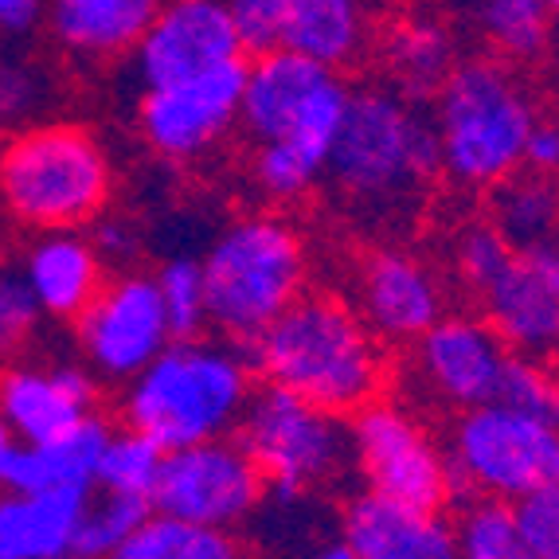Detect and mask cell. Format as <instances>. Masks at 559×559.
I'll return each mask as SVG.
<instances>
[{
	"mask_svg": "<svg viewBox=\"0 0 559 559\" xmlns=\"http://www.w3.org/2000/svg\"><path fill=\"white\" fill-rule=\"evenodd\" d=\"M509 348L485 318L442 313L415 341V380L442 407L469 411L497 400Z\"/></svg>",
	"mask_w": 559,
	"mask_h": 559,
	"instance_id": "14",
	"label": "cell"
},
{
	"mask_svg": "<svg viewBox=\"0 0 559 559\" xmlns=\"http://www.w3.org/2000/svg\"><path fill=\"white\" fill-rule=\"evenodd\" d=\"M540 4H544V9L551 12V16H559V0H540Z\"/></svg>",
	"mask_w": 559,
	"mask_h": 559,
	"instance_id": "45",
	"label": "cell"
},
{
	"mask_svg": "<svg viewBox=\"0 0 559 559\" xmlns=\"http://www.w3.org/2000/svg\"><path fill=\"white\" fill-rule=\"evenodd\" d=\"M235 439L262 469L278 504H298L309 489L333 485L353 462L348 423L274 383L251 392Z\"/></svg>",
	"mask_w": 559,
	"mask_h": 559,
	"instance_id": "7",
	"label": "cell"
},
{
	"mask_svg": "<svg viewBox=\"0 0 559 559\" xmlns=\"http://www.w3.org/2000/svg\"><path fill=\"white\" fill-rule=\"evenodd\" d=\"M165 0H47L44 24L67 56H130Z\"/></svg>",
	"mask_w": 559,
	"mask_h": 559,
	"instance_id": "22",
	"label": "cell"
},
{
	"mask_svg": "<svg viewBox=\"0 0 559 559\" xmlns=\"http://www.w3.org/2000/svg\"><path fill=\"white\" fill-rule=\"evenodd\" d=\"M47 0H0V36L20 39L44 24Z\"/></svg>",
	"mask_w": 559,
	"mask_h": 559,
	"instance_id": "42",
	"label": "cell"
},
{
	"mask_svg": "<svg viewBox=\"0 0 559 559\" xmlns=\"http://www.w3.org/2000/svg\"><path fill=\"white\" fill-rule=\"evenodd\" d=\"M306 559H356V551L348 548L345 540H333V544H321V548H313Z\"/></svg>",
	"mask_w": 559,
	"mask_h": 559,
	"instance_id": "44",
	"label": "cell"
},
{
	"mask_svg": "<svg viewBox=\"0 0 559 559\" xmlns=\"http://www.w3.org/2000/svg\"><path fill=\"white\" fill-rule=\"evenodd\" d=\"M524 173L559 177V118H540L524 141Z\"/></svg>",
	"mask_w": 559,
	"mask_h": 559,
	"instance_id": "41",
	"label": "cell"
},
{
	"mask_svg": "<svg viewBox=\"0 0 559 559\" xmlns=\"http://www.w3.org/2000/svg\"><path fill=\"white\" fill-rule=\"evenodd\" d=\"M266 501V477L239 439H212L168 450L150 509L204 528H239Z\"/></svg>",
	"mask_w": 559,
	"mask_h": 559,
	"instance_id": "10",
	"label": "cell"
},
{
	"mask_svg": "<svg viewBox=\"0 0 559 559\" xmlns=\"http://www.w3.org/2000/svg\"><path fill=\"white\" fill-rule=\"evenodd\" d=\"M540 121L528 83L497 56L457 59L435 94L430 126L439 133L442 173L474 192H493L524 168V141Z\"/></svg>",
	"mask_w": 559,
	"mask_h": 559,
	"instance_id": "4",
	"label": "cell"
},
{
	"mask_svg": "<svg viewBox=\"0 0 559 559\" xmlns=\"http://www.w3.org/2000/svg\"><path fill=\"white\" fill-rule=\"evenodd\" d=\"M380 63L403 98H435L457 67V39L450 24L430 9H411L380 39Z\"/></svg>",
	"mask_w": 559,
	"mask_h": 559,
	"instance_id": "24",
	"label": "cell"
},
{
	"mask_svg": "<svg viewBox=\"0 0 559 559\" xmlns=\"http://www.w3.org/2000/svg\"><path fill=\"white\" fill-rule=\"evenodd\" d=\"M450 254H454L457 282H462L466 289H474L477 298H481L485 289L509 271L516 247L504 239L489 219H474V224H466L454 235V251Z\"/></svg>",
	"mask_w": 559,
	"mask_h": 559,
	"instance_id": "35",
	"label": "cell"
},
{
	"mask_svg": "<svg viewBox=\"0 0 559 559\" xmlns=\"http://www.w3.org/2000/svg\"><path fill=\"white\" fill-rule=\"evenodd\" d=\"M516 524L536 559H559V481L513 504Z\"/></svg>",
	"mask_w": 559,
	"mask_h": 559,
	"instance_id": "38",
	"label": "cell"
},
{
	"mask_svg": "<svg viewBox=\"0 0 559 559\" xmlns=\"http://www.w3.org/2000/svg\"><path fill=\"white\" fill-rule=\"evenodd\" d=\"M348 94H353V86L341 75H333L282 138L262 141L254 153V185L262 197L274 204H289V200H301L318 188V180L329 168V153H333V141L341 133V121H345Z\"/></svg>",
	"mask_w": 559,
	"mask_h": 559,
	"instance_id": "18",
	"label": "cell"
},
{
	"mask_svg": "<svg viewBox=\"0 0 559 559\" xmlns=\"http://www.w3.org/2000/svg\"><path fill=\"white\" fill-rule=\"evenodd\" d=\"M4 126H9V121H4V118H0V133H4Z\"/></svg>",
	"mask_w": 559,
	"mask_h": 559,
	"instance_id": "46",
	"label": "cell"
},
{
	"mask_svg": "<svg viewBox=\"0 0 559 559\" xmlns=\"http://www.w3.org/2000/svg\"><path fill=\"white\" fill-rule=\"evenodd\" d=\"M489 224L513 242L516 251L559 239V180L540 173H516L501 180L489 200Z\"/></svg>",
	"mask_w": 559,
	"mask_h": 559,
	"instance_id": "27",
	"label": "cell"
},
{
	"mask_svg": "<svg viewBox=\"0 0 559 559\" xmlns=\"http://www.w3.org/2000/svg\"><path fill=\"white\" fill-rule=\"evenodd\" d=\"M356 313L388 345H415L447 313L439 274L415 251L376 247L356 271Z\"/></svg>",
	"mask_w": 559,
	"mask_h": 559,
	"instance_id": "16",
	"label": "cell"
},
{
	"mask_svg": "<svg viewBox=\"0 0 559 559\" xmlns=\"http://www.w3.org/2000/svg\"><path fill=\"white\" fill-rule=\"evenodd\" d=\"M497 403L559 427V372L551 368V360L509 353L501 383H497Z\"/></svg>",
	"mask_w": 559,
	"mask_h": 559,
	"instance_id": "34",
	"label": "cell"
},
{
	"mask_svg": "<svg viewBox=\"0 0 559 559\" xmlns=\"http://www.w3.org/2000/svg\"><path fill=\"white\" fill-rule=\"evenodd\" d=\"M447 457L454 493L516 504L559 481V427L489 400L457 411Z\"/></svg>",
	"mask_w": 559,
	"mask_h": 559,
	"instance_id": "8",
	"label": "cell"
},
{
	"mask_svg": "<svg viewBox=\"0 0 559 559\" xmlns=\"http://www.w3.org/2000/svg\"><path fill=\"white\" fill-rule=\"evenodd\" d=\"M150 513V501L98 493V501H86L83 516H79L75 540H71V559H110L126 544V536Z\"/></svg>",
	"mask_w": 559,
	"mask_h": 559,
	"instance_id": "32",
	"label": "cell"
},
{
	"mask_svg": "<svg viewBox=\"0 0 559 559\" xmlns=\"http://www.w3.org/2000/svg\"><path fill=\"white\" fill-rule=\"evenodd\" d=\"M251 392L254 368L247 353L204 336L173 341L145 372L126 383L121 423L160 450L231 439Z\"/></svg>",
	"mask_w": 559,
	"mask_h": 559,
	"instance_id": "2",
	"label": "cell"
},
{
	"mask_svg": "<svg viewBox=\"0 0 559 559\" xmlns=\"http://www.w3.org/2000/svg\"><path fill=\"white\" fill-rule=\"evenodd\" d=\"M341 540L356 559H457V532L442 509H419L372 489L341 509Z\"/></svg>",
	"mask_w": 559,
	"mask_h": 559,
	"instance_id": "19",
	"label": "cell"
},
{
	"mask_svg": "<svg viewBox=\"0 0 559 559\" xmlns=\"http://www.w3.org/2000/svg\"><path fill=\"white\" fill-rule=\"evenodd\" d=\"M86 501L91 493L0 489V559H71Z\"/></svg>",
	"mask_w": 559,
	"mask_h": 559,
	"instance_id": "25",
	"label": "cell"
},
{
	"mask_svg": "<svg viewBox=\"0 0 559 559\" xmlns=\"http://www.w3.org/2000/svg\"><path fill=\"white\" fill-rule=\"evenodd\" d=\"M141 86H168L242 59L227 0H165L150 32L130 51Z\"/></svg>",
	"mask_w": 559,
	"mask_h": 559,
	"instance_id": "13",
	"label": "cell"
},
{
	"mask_svg": "<svg viewBox=\"0 0 559 559\" xmlns=\"http://www.w3.org/2000/svg\"><path fill=\"white\" fill-rule=\"evenodd\" d=\"M348 447L372 493L419 509H442L454 497L447 447L403 403L372 400L348 415Z\"/></svg>",
	"mask_w": 559,
	"mask_h": 559,
	"instance_id": "9",
	"label": "cell"
},
{
	"mask_svg": "<svg viewBox=\"0 0 559 559\" xmlns=\"http://www.w3.org/2000/svg\"><path fill=\"white\" fill-rule=\"evenodd\" d=\"M98 383L83 364L12 360L0 368V419L20 447L47 442L94 415Z\"/></svg>",
	"mask_w": 559,
	"mask_h": 559,
	"instance_id": "17",
	"label": "cell"
},
{
	"mask_svg": "<svg viewBox=\"0 0 559 559\" xmlns=\"http://www.w3.org/2000/svg\"><path fill=\"white\" fill-rule=\"evenodd\" d=\"M227 9H231L242 51L262 56V51L282 47L294 0H227Z\"/></svg>",
	"mask_w": 559,
	"mask_h": 559,
	"instance_id": "37",
	"label": "cell"
},
{
	"mask_svg": "<svg viewBox=\"0 0 559 559\" xmlns=\"http://www.w3.org/2000/svg\"><path fill=\"white\" fill-rule=\"evenodd\" d=\"M110 430V423L94 411L91 419L63 430L56 439L20 447L4 489H16V493H91Z\"/></svg>",
	"mask_w": 559,
	"mask_h": 559,
	"instance_id": "23",
	"label": "cell"
},
{
	"mask_svg": "<svg viewBox=\"0 0 559 559\" xmlns=\"http://www.w3.org/2000/svg\"><path fill=\"white\" fill-rule=\"evenodd\" d=\"M39 98V83L28 67L16 59H0V118L12 121L28 114Z\"/></svg>",
	"mask_w": 559,
	"mask_h": 559,
	"instance_id": "40",
	"label": "cell"
},
{
	"mask_svg": "<svg viewBox=\"0 0 559 559\" xmlns=\"http://www.w3.org/2000/svg\"><path fill=\"white\" fill-rule=\"evenodd\" d=\"M333 75L336 71L289 51V47L262 51V56H254V63H247V75H242L239 126L259 145L282 138Z\"/></svg>",
	"mask_w": 559,
	"mask_h": 559,
	"instance_id": "21",
	"label": "cell"
},
{
	"mask_svg": "<svg viewBox=\"0 0 559 559\" xmlns=\"http://www.w3.org/2000/svg\"><path fill=\"white\" fill-rule=\"evenodd\" d=\"M200 271L207 289V325L251 345L306 294L309 251L286 215L251 212L231 219L207 242Z\"/></svg>",
	"mask_w": 559,
	"mask_h": 559,
	"instance_id": "5",
	"label": "cell"
},
{
	"mask_svg": "<svg viewBox=\"0 0 559 559\" xmlns=\"http://www.w3.org/2000/svg\"><path fill=\"white\" fill-rule=\"evenodd\" d=\"M485 321L516 356H559V239L513 254L509 271L481 294Z\"/></svg>",
	"mask_w": 559,
	"mask_h": 559,
	"instance_id": "15",
	"label": "cell"
},
{
	"mask_svg": "<svg viewBox=\"0 0 559 559\" xmlns=\"http://www.w3.org/2000/svg\"><path fill=\"white\" fill-rule=\"evenodd\" d=\"M39 321H44V313H39L24 274L0 266V368L24 360V353L39 336Z\"/></svg>",
	"mask_w": 559,
	"mask_h": 559,
	"instance_id": "36",
	"label": "cell"
},
{
	"mask_svg": "<svg viewBox=\"0 0 559 559\" xmlns=\"http://www.w3.org/2000/svg\"><path fill=\"white\" fill-rule=\"evenodd\" d=\"M165 454L168 450H160L157 442L138 435V430H110L103 457H98V477H94L98 493L150 501L153 489H157L160 466H165Z\"/></svg>",
	"mask_w": 559,
	"mask_h": 559,
	"instance_id": "30",
	"label": "cell"
},
{
	"mask_svg": "<svg viewBox=\"0 0 559 559\" xmlns=\"http://www.w3.org/2000/svg\"><path fill=\"white\" fill-rule=\"evenodd\" d=\"M20 274L28 282L39 313L71 325L106 286V262L86 231H39L24 251Z\"/></svg>",
	"mask_w": 559,
	"mask_h": 559,
	"instance_id": "20",
	"label": "cell"
},
{
	"mask_svg": "<svg viewBox=\"0 0 559 559\" xmlns=\"http://www.w3.org/2000/svg\"><path fill=\"white\" fill-rule=\"evenodd\" d=\"M114 197V157L83 121H36L0 141V207L28 231H86Z\"/></svg>",
	"mask_w": 559,
	"mask_h": 559,
	"instance_id": "3",
	"label": "cell"
},
{
	"mask_svg": "<svg viewBox=\"0 0 559 559\" xmlns=\"http://www.w3.org/2000/svg\"><path fill=\"white\" fill-rule=\"evenodd\" d=\"M91 242H94V251L103 254L106 266H126L130 271V262L141 254V235L138 227L130 224V219H118V215H98L91 224Z\"/></svg>",
	"mask_w": 559,
	"mask_h": 559,
	"instance_id": "39",
	"label": "cell"
},
{
	"mask_svg": "<svg viewBox=\"0 0 559 559\" xmlns=\"http://www.w3.org/2000/svg\"><path fill=\"white\" fill-rule=\"evenodd\" d=\"M247 360L266 383L341 419L380 400L388 380L380 336L333 294H301L254 336Z\"/></svg>",
	"mask_w": 559,
	"mask_h": 559,
	"instance_id": "1",
	"label": "cell"
},
{
	"mask_svg": "<svg viewBox=\"0 0 559 559\" xmlns=\"http://www.w3.org/2000/svg\"><path fill=\"white\" fill-rule=\"evenodd\" d=\"M157 294L160 306H165L168 329H173V341H192V336H204L207 329V289H204V271H200V259H168L157 274Z\"/></svg>",
	"mask_w": 559,
	"mask_h": 559,
	"instance_id": "33",
	"label": "cell"
},
{
	"mask_svg": "<svg viewBox=\"0 0 559 559\" xmlns=\"http://www.w3.org/2000/svg\"><path fill=\"white\" fill-rule=\"evenodd\" d=\"M474 24L504 63H540L556 39V16L540 0H474Z\"/></svg>",
	"mask_w": 559,
	"mask_h": 559,
	"instance_id": "28",
	"label": "cell"
},
{
	"mask_svg": "<svg viewBox=\"0 0 559 559\" xmlns=\"http://www.w3.org/2000/svg\"><path fill=\"white\" fill-rule=\"evenodd\" d=\"M110 559H242L235 532L150 513Z\"/></svg>",
	"mask_w": 559,
	"mask_h": 559,
	"instance_id": "29",
	"label": "cell"
},
{
	"mask_svg": "<svg viewBox=\"0 0 559 559\" xmlns=\"http://www.w3.org/2000/svg\"><path fill=\"white\" fill-rule=\"evenodd\" d=\"M20 442L16 435L9 430V423L0 419V489H4V481H9V469H12V457H16Z\"/></svg>",
	"mask_w": 559,
	"mask_h": 559,
	"instance_id": "43",
	"label": "cell"
},
{
	"mask_svg": "<svg viewBox=\"0 0 559 559\" xmlns=\"http://www.w3.org/2000/svg\"><path fill=\"white\" fill-rule=\"evenodd\" d=\"M242 75H247V63L235 59V63L212 67L204 75L141 91V141L160 160H173V165H188V160L212 153L239 126Z\"/></svg>",
	"mask_w": 559,
	"mask_h": 559,
	"instance_id": "11",
	"label": "cell"
},
{
	"mask_svg": "<svg viewBox=\"0 0 559 559\" xmlns=\"http://www.w3.org/2000/svg\"><path fill=\"white\" fill-rule=\"evenodd\" d=\"M457 559H536L516 524L513 504L474 501L454 524Z\"/></svg>",
	"mask_w": 559,
	"mask_h": 559,
	"instance_id": "31",
	"label": "cell"
},
{
	"mask_svg": "<svg viewBox=\"0 0 559 559\" xmlns=\"http://www.w3.org/2000/svg\"><path fill=\"white\" fill-rule=\"evenodd\" d=\"M368 44V0H294L282 47L345 71Z\"/></svg>",
	"mask_w": 559,
	"mask_h": 559,
	"instance_id": "26",
	"label": "cell"
},
{
	"mask_svg": "<svg viewBox=\"0 0 559 559\" xmlns=\"http://www.w3.org/2000/svg\"><path fill=\"white\" fill-rule=\"evenodd\" d=\"M75 333L86 368L94 376L130 383L173 345L157 278L145 271H121L106 278L98 298L75 321Z\"/></svg>",
	"mask_w": 559,
	"mask_h": 559,
	"instance_id": "12",
	"label": "cell"
},
{
	"mask_svg": "<svg viewBox=\"0 0 559 559\" xmlns=\"http://www.w3.org/2000/svg\"><path fill=\"white\" fill-rule=\"evenodd\" d=\"M442 173L439 133L392 86H356L325 177L348 204L392 207Z\"/></svg>",
	"mask_w": 559,
	"mask_h": 559,
	"instance_id": "6",
	"label": "cell"
}]
</instances>
